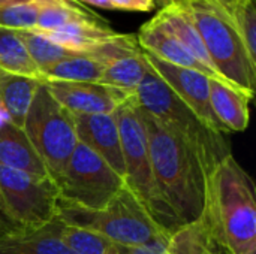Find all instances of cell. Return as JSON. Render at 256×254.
<instances>
[{"instance_id": "27", "label": "cell", "mask_w": 256, "mask_h": 254, "mask_svg": "<svg viewBox=\"0 0 256 254\" xmlns=\"http://www.w3.org/2000/svg\"><path fill=\"white\" fill-rule=\"evenodd\" d=\"M231 19L248 49L250 60L256 64V7L255 0H238L231 12Z\"/></svg>"}, {"instance_id": "26", "label": "cell", "mask_w": 256, "mask_h": 254, "mask_svg": "<svg viewBox=\"0 0 256 254\" xmlns=\"http://www.w3.org/2000/svg\"><path fill=\"white\" fill-rule=\"evenodd\" d=\"M62 241L74 254H123L124 249L96 232L69 225H63Z\"/></svg>"}, {"instance_id": "30", "label": "cell", "mask_w": 256, "mask_h": 254, "mask_svg": "<svg viewBox=\"0 0 256 254\" xmlns=\"http://www.w3.org/2000/svg\"><path fill=\"white\" fill-rule=\"evenodd\" d=\"M168 240H170V237L154 240L148 244L138 246V247H124L123 254H164L166 244H168Z\"/></svg>"}, {"instance_id": "36", "label": "cell", "mask_w": 256, "mask_h": 254, "mask_svg": "<svg viewBox=\"0 0 256 254\" xmlns=\"http://www.w3.org/2000/svg\"><path fill=\"white\" fill-rule=\"evenodd\" d=\"M22 1H30V0H0V9H2V7L9 6V4H14V3H22Z\"/></svg>"}, {"instance_id": "7", "label": "cell", "mask_w": 256, "mask_h": 254, "mask_svg": "<svg viewBox=\"0 0 256 254\" xmlns=\"http://www.w3.org/2000/svg\"><path fill=\"white\" fill-rule=\"evenodd\" d=\"M22 130L42 159L51 180L68 165L76 144L74 114L64 109L42 82L24 120Z\"/></svg>"}, {"instance_id": "39", "label": "cell", "mask_w": 256, "mask_h": 254, "mask_svg": "<svg viewBox=\"0 0 256 254\" xmlns=\"http://www.w3.org/2000/svg\"><path fill=\"white\" fill-rule=\"evenodd\" d=\"M246 254H256V250H254V252H249V253H246Z\"/></svg>"}, {"instance_id": "21", "label": "cell", "mask_w": 256, "mask_h": 254, "mask_svg": "<svg viewBox=\"0 0 256 254\" xmlns=\"http://www.w3.org/2000/svg\"><path fill=\"white\" fill-rule=\"evenodd\" d=\"M147 69L148 63L142 51L129 54L108 63L99 84L132 94L141 84Z\"/></svg>"}, {"instance_id": "37", "label": "cell", "mask_w": 256, "mask_h": 254, "mask_svg": "<svg viewBox=\"0 0 256 254\" xmlns=\"http://www.w3.org/2000/svg\"><path fill=\"white\" fill-rule=\"evenodd\" d=\"M39 3H54V1H70V0H34Z\"/></svg>"}, {"instance_id": "9", "label": "cell", "mask_w": 256, "mask_h": 254, "mask_svg": "<svg viewBox=\"0 0 256 254\" xmlns=\"http://www.w3.org/2000/svg\"><path fill=\"white\" fill-rule=\"evenodd\" d=\"M0 193L20 228H36L57 217L58 193L51 178L39 180L0 165Z\"/></svg>"}, {"instance_id": "10", "label": "cell", "mask_w": 256, "mask_h": 254, "mask_svg": "<svg viewBox=\"0 0 256 254\" xmlns=\"http://www.w3.org/2000/svg\"><path fill=\"white\" fill-rule=\"evenodd\" d=\"M144 57L150 67L164 79V82L214 132L226 135L225 129L216 120L210 105V78L201 72L178 67L146 52Z\"/></svg>"}, {"instance_id": "24", "label": "cell", "mask_w": 256, "mask_h": 254, "mask_svg": "<svg viewBox=\"0 0 256 254\" xmlns=\"http://www.w3.org/2000/svg\"><path fill=\"white\" fill-rule=\"evenodd\" d=\"M84 19H98L102 21L99 15L84 9L82 6L74 1H54V3H42L38 19H36V31L46 33L54 31L60 27H64L72 22L84 21Z\"/></svg>"}, {"instance_id": "12", "label": "cell", "mask_w": 256, "mask_h": 254, "mask_svg": "<svg viewBox=\"0 0 256 254\" xmlns=\"http://www.w3.org/2000/svg\"><path fill=\"white\" fill-rule=\"evenodd\" d=\"M74 118L78 142L102 157L124 180V162L116 114H74Z\"/></svg>"}, {"instance_id": "5", "label": "cell", "mask_w": 256, "mask_h": 254, "mask_svg": "<svg viewBox=\"0 0 256 254\" xmlns=\"http://www.w3.org/2000/svg\"><path fill=\"white\" fill-rule=\"evenodd\" d=\"M57 217L69 226L82 228L124 247H138L171 235L124 187L100 210H84L58 202Z\"/></svg>"}, {"instance_id": "35", "label": "cell", "mask_w": 256, "mask_h": 254, "mask_svg": "<svg viewBox=\"0 0 256 254\" xmlns=\"http://www.w3.org/2000/svg\"><path fill=\"white\" fill-rule=\"evenodd\" d=\"M156 6H159V9L165 7V6H170L172 3H180V1H186V0H153Z\"/></svg>"}, {"instance_id": "29", "label": "cell", "mask_w": 256, "mask_h": 254, "mask_svg": "<svg viewBox=\"0 0 256 254\" xmlns=\"http://www.w3.org/2000/svg\"><path fill=\"white\" fill-rule=\"evenodd\" d=\"M111 9L129 12H150L156 7L153 0H110Z\"/></svg>"}, {"instance_id": "33", "label": "cell", "mask_w": 256, "mask_h": 254, "mask_svg": "<svg viewBox=\"0 0 256 254\" xmlns=\"http://www.w3.org/2000/svg\"><path fill=\"white\" fill-rule=\"evenodd\" d=\"M8 123H10L9 114H8V111H6L4 105H3V103H2V100H0V129H2L4 124H8Z\"/></svg>"}, {"instance_id": "25", "label": "cell", "mask_w": 256, "mask_h": 254, "mask_svg": "<svg viewBox=\"0 0 256 254\" xmlns=\"http://www.w3.org/2000/svg\"><path fill=\"white\" fill-rule=\"evenodd\" d=\"M15 33L21 39L24 48L27 49L30 58L38 66L40 73L45 69L51 67L52 64H56L74 54H78V52H74V51H69L63 46H60L58 43L52 42L45 34H42L36 30H15Z\"/></svg>"}, {"instance_id": "6", "label": "cell", "mask_w": 256, "mask_h": 254, "mask_svg": "<svg viewBox=\"0 0 256 254\" xmlns=\"http://www.w3.org/2000/svg\"><path fill=\"white\" fill-rule=\"evenodd\" d=\"M114 114L117 118L122 141L126 186L166 231L174 232L177 228L182 226V223L177 220V217L162 198L154 181L146 132L138 106L132 100V94L116 109Z\"/></svg>"}, {"instance_id": "31", "label": "cell", "mask_w": 256, "mask_h": 254, "mask_svg": "<svg viewBox=\"0 0 256 254\" xmlns=\"http://www.w3.org/2000/svg\"><path fill=\"white\" fill-rule=\"evenodd\" d=\"M18 229H22V228H20V226L10 219L9 213H8V210H6V207H4L2 193H0V235L9 234V232L18 231Z\"/></svg>"}, {"instance_id": "15", "label": "cell", "mask_w": 256, "mask_h": 254, "mask_svg": "<svg viewBox=\"0 0 256 254\" xmlns=\"http://www.w3.org/2000/svg\"><path fill=\"white\" fill-rule=\"evenodd\" d=\"M0 165L39 180L51 178L24 130L12 123L0 129Z\"/></svg>"}, {"instance_id": "32", "label": "cell", "mask_w": 256, "mask_h": 254, "mask_svg": "<svg viewBox=\"0 0 256 254\" xmlns=\"http://www.w3.org/2000/svg\"><path fill=\"white\" fill-rule=\"evenodd\" d=\"M210 1H213V3H216L218 6H220L228 15H231L232 9H234L236 4L238 3V0H210Z\"/></svg>"}, {"instance_id": "38", "label": "cell", "mask_w": 256, "mask_h": 254, "mask_svg": "<svg viewBox=\"0 0 256 254\" xmlns=\"http://www.w3.org/2000/svg\"><path fill=\"white\" fill-rule=\"evenodd\" d=\"M70 1H74V3H76V4H78V3H81V1H84V0H70Z\"/></svg>"}, {"instance_id": "22", "label": "cell", "mask_w": 256, "mask_h": 254, "mask_svg": "<svg viewBox=\"0 0 256 254\" xmlns=\"http://www.w3.org/2000/svg\"><path fill=\"white\" fill-rule=\"evenodd\" d=\"M105 64L88 54H74L42 72V81L96 82L99 84Z\"/></svg>"}, {"instance_id": "11", "label": "cell", "mask_w": 256, "mask_h": 254, "mask_svg": "<svg viewBox=\"0 0 256 254\" xmlns=\"http://www.w3.org/2000/svg\"><path fill=\"white\" fill-rule=\"evenodd\" d=\"M50 94L69 112L80 114H114L130 96L116 88L96 82L45 81Z\"/></svg>"}, {"instance_id": "8", "label": "cell", "mask_w": 256, "mask_h": 254, "mask_svg": "<svg viewBox=\"0 0 256 254\" xmlns=\"http://www.w3.org/2000/svg\"><path fill=\"white\" fill-rule=\"evenodd\" d=\"M58 202L84 208H104L123 187L124 180L96 153L78 142L62 174L52 180Z\"/></svg>"}, {"instance_id": "4", "label": "cell", "mask_w": 256, "mask_h": 254, "mask_svg": "<svg viewBox=\"0 0 256 254\" xmlns=\"http://www.w3.org/2000/svg\"><path fill=\"white\" fill-rule=\"evenodd\" d=\"M198 30L208 57L222 78L250 100L255 96L256 64L231 19V16L210 0L180 1Z\"/></svg>"}, {"instance_id": "17", "label": "cell", "mask_w": 256, "mask_h": 254, "mask_svg": "<svg viewBox=\"0 0 256 254\" xmlns=\"http://www.w3.org/2000/svg\"><path fill=\"white\" fill-rule=\"evenodd\" d=\"M249 97L231 85L210 79L212 111L226 133L244 132L249 127Z\"/></svg>"}, {"instance_id": "19", "label": "cell", "mask_w": 256, "mask_h": 254, "mask_svg": "<svg viewBox=\"0 0 256 254\" xmlns=\"http://www.w3.org/2000/svg\"><path fill=\"white\" fill-rule=\"evenodd\" d=\"M164 254H225L216 243L208 220L202 213L192 223L182 225L171 232Z\"/></svg>"}, {"instance_id": "40", "label": "cell", "mask_w": 256, "mask_h": 254, "mask_svg": "<svg viewBox=\"0 0 256 254\" xmlns=\"http://www.w3.org/2000/svg\"><path fill=\"white\" fill-rule=\"evenodd\" d=\"M3 75H4V72H2V70H0V78H2Z\"/></svg>"}, {"instance_id": "14", "label": "cell", "mask_w": 256, "mask_h": 254, "mask_svg": "<svg viewBox=\"0 0 256 254\" xmlns=\"http://www.w3.org/2000/svg\"><path fill=\"white\" fill-rule=\"evenodd\" d=\"M136 40L142 51L158 57L159 60L178 67L201 72L213 79L212 73L196 58L192 57V54L156 19V16L140 28Z\"/></svg>"}, {"instance_id": "13", "label": "cell", "mask_w": 256, "mask_h": 254, "mask_svg": "<svg viewBox=\"0 0 256 254\" xmlns=\"http://www.w3.org/2000/svg\"><path fill=\"white\" fill-rule=\"evenodd\" d=\"M63 225L56 217L42 226L3 234L0 235V254H74L62 241Z\"/></svg>"}, {"instance_id": "18", "label": "cell", "mask_w": 256, "mask_h": 254, "mask_svg": "<svg viewBox=\"0 0 256 254\" xmlns=\"http://www.w3.org/2000/svg\"><path fill=\"white\" fill-rule=\"evenodd\" d=\"M40 33V31H39ZM60 46L74 52H90L93 48L102 45L108 39L114 37L117 31L102 24L98 19H84L78 22L68 24L54 31L42 33Z\"/></svg>"}, {"instance_id": "20", "label": "cell", "mask_w": 256, "mask_h": 254, "mask_svg": "<svg viewBox=\"0 0 256 254\" xmlns=\"http://www.w3.org/2000/svg\"><path fill=\"white\" fill-rule=\"evenodd\" d=\"M40 84L42 81L39 79L10 73H4L0 78V100L14 126L22 129L24 120Z\"/></svg>"}, {"instance_id": "16", "label": "cell", "mask_w": 256, "mask_h": 254, "mask_svg": "<svg viewBox=\"0 0 256 254\" xmlns=\"http://www.w3.org/2000/svg\"><path fill=\"white\" fill-rule=\"evenodd\" d=\"M156 19L192 54L194 58H196L212 73L213 79L228 84L222 78V75L216 70V67L213 66L198 30L195 28L192 19L189 18L186 10L180 6V3H172L170 6H165V7L159 9V12L156 15Z\"/></svg>"}, {"instance_id": "23", "label": "cell", "mask_w": 256, "mask_h": 254, "mask_svg": "<svg viewBox=\"0 0 256 254\" xmlns=\"http://www.w3.org/2000/svg\"><path fill=\"white\" fill-rule=\"evenodd\" d=\"M0 70L42 81L40 70L33 63L21 39L14 30L0 28Z\"/></svg>"}, {"instance_id": "2", "label": "cell", "mask_w": 256, "mask_h": 254, "mask_svg": "<svg viewBox=\"0 0 256 254\" xmlns=\"http://www.w3.org/2000/svg\"><path fill=\"white\" fill-rule=\"evenodd\" d=\"M140 111L150 163L159 192L182 225L204 211L206 172L195 153L152 115Z\"/></svg>"}, {"instance_id": "28", "label": "cell", "mask_w": 256, "mask_h": 254, "mask_svg": "<svg viewBox=\"0 0 256 254\" xmlns=\"http://www.w3.org/2000/svg\"><path fill=\"white\" fill-rule=\"evenodd\" d=\"M39 1L30 0L14 3L0 9V28L6 30H34L38 13L40 9Z\"/></svg>"}, {"instance_id": "34", "label": "cell", "mask_w": 256, "mask_h": 254, "mask_svg": "<svg viewBox=\"0 0 256 254\" xmlns=\"http://www.w3.org/2000/svg\"><path fill=\"white\" fill-rule=\"evenodd\" d=\"M84 3H88L96 7H104V9H111L110 0H84Z\"/></svg>"}, {"instance_id": "3", "label": "cell", "mask_w": 256, "mask_h": 254, "mask_svg": "<svg viewBox=\"0 0 256 254\" xmlns=\"http://www.w3.org/2000/svg\"><path fill=\"white\" fill-rule=\"evenodd\" d=\"M132 100L195 153L206 177L219 162L232 154L225 135L210 129L164 82L150 64L141 84L132 93Z\"/></svg>"}, {"instance_id": "1", "label": "cell", "mask_w": 256, "mask_h": 254, "mask_svg": "<svg viewBox=\"0 0 256 254\" xmlns=\"http://www.w3.org/2000/svg\"><path fill=\"white\" fill-rule=\"evenodd\" d=\"M202 213L224 253L256 250L255 184L232 154L206 177Z\"/></svg>"}]
</instances>
